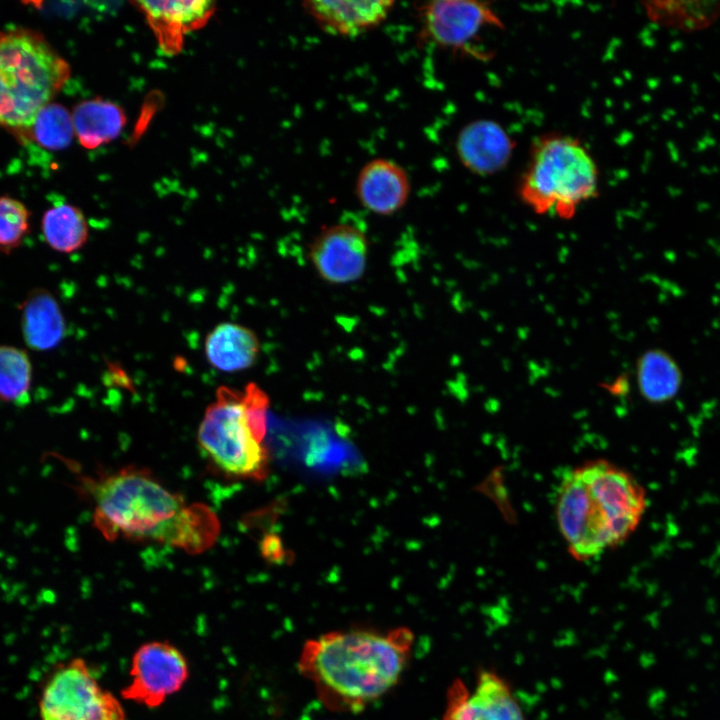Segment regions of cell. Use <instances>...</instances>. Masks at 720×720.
I'll list each match as a JSON object with an SVG mask.
<instances>
[{"mask_svg":"<svg viewBox=\"0 0 720 720\" xmlns=\"http://www.w3.org/2000/svg\"><path fill=\"white\" fill-rule=\"evenodd\" d=\"M413 639L405 627L328 632L305 642L298 669L328 708L357 712L398 682Z\"/></svg>","mask_w":720,"mask_h":720,"instance_id":"cell-1","label":"cell"},{"mask_svg":"<svg viewBox=\"0 0 720 720\" xmlns=\"http://www.w3.org/2000/svg\"><path fill=\"white\" fill-rule=\"evenodd\" d=\"M646 507L645 491L631 473L608 460L594 459L565 473L555 516L569 553L585 561L623 544Z\"/></svg>","mask_w":720,"mask_h":720,"instance_id":"cell-2","label":"cell"},{"mask_svg":"<svg viewBox=\"0 0 720 720\" xmlns=\"http://www.w3.org/2000/svg\"><path fill=\"white\" fill-rule=\"evenodd\" d=\"M96 524L106 534L199 550L214 536L215 523L201 507H187L149 474L123 470L94 483Z\"/></svg>","mask_w":720,"mask_h":720,"instance_id":"cell-3","label":"cell"},{"mask_svg":"<svg viewBox=\"0 0 720 720\" xmlns=\"http://www.w3.org/2000/svg\"><path fill=\"white\" fill-rule=\"evenodd\" d=\"M268 407L269 398L256 383H247L241 391L218 387L200 422L198 441L221 470L238 477L265 478Z\"/></svg>","mask_w":720,"mask_h":720,"instance_id":"cell-4","label":"cell"},{"mask_svg":"<svg viewBox=\"0 0 720 720\" xmlns=\"http://www.w3.org/2000/svg\"><path fill=\"white\" fill-rule=\"evenodd\" d=\"M518 193L533 212L570 219L599 193L597 163L575 136L544 134L531 145Z\"/></svg>","mask_w":720,"mask_h":720,"instance_id":"cell-5","label":"cell"},{"mask_svg":"<svg viewBox=\"0 0 720 720\" xmlns=\"http://www.w3.org/2000/svg\"><path fill=\"white\" fill-rule=\"evenodd\" d=\"M70 74L68 62L41 32L26 27L0 30V84L14 106V130L27 129Z\"/></svg>","mask_w":720,"mask_h":720,"instance_id":"cell-6","label":"cell"},{"mask_svg":"<svg viewBox=\"0 0 720 720\" xmlns=\"http://www.w3.org/2000/svg\"><path fill=\"white\" fill-rule=\"evenodd\" d=\"M41 720H126L120 700L104 689L80 657L58 666L45 684Z\"/></svg>","mask_w":720,"mask_h":720,"instance_id":"cell-7","label":"cell"},{"mask_svg":"<svg viewBox=\"0 0 720 720\" xmlns=\"http://www.w3.org/2000/svg\"><path fill=\"white\" fill-rule=\"evenodd\" d=\"M419 37L426 43L454 52L484 58L474 48L480 34L491 28L503 29L504 22L487 1L437 0L417 7Z\"/></svg>","mask_w":720,"mask_h":720,"instance_id":"cell-8","label":"cell"},{"mask_svg":"<svg viewBox=\"0 0 720 720\" xmlns=\"http://www.w3.org/2000/svg\"><path fill=\"white\" fill-rule=\"evenodd\" d=\"M189 675V663L178 647L167 640L147 641L132 655L121 698L148 709L158 708L183 688Z\"/></svg>","mask_w":720,"mask_h":720,"instance_id":"cell-9","label":"cell"},{"mask_svg":"<svg viewBox=\"0 0 720 720\" xmlns=\"http://www.w3.org/2000/svg\"><path fill=\"white\" fill-rule=\"evenodd\" d=\"M366 234L358 227L332 224L313 238L308 256L317 274L330 284L343 285L362 278L368 262Z\"/></svg>","mask_w":720,"mask_h":720,"instance_id":"cell-10","label":"cell"},{"mask_svg":"<svg viewBox=\"0 0 720 720\" xmlns=\"http://www.w3.org/2000/svg\"><path fill=\"white\" fill-rule=\"evenodd\" d=\"M443 720H524L508 684L493 672H481L470 691L456 680L449 687Z\"/></svg>","mask_w":720,"mask_h":720,"instance_id":"cell-11","label":"cell"},{"mask_svg":"<svg viewBox=\"0 0 720 720\" xmlns=\"http://www.w3.org/2000/svg\"><path fill=\"white\" fill-rule=\"evenodd\" d=\"M516 147L513 137L497 121L474 119L457 133L455 152L460 164L470 173L488 177L500 173L510 161Z\"/></svg>","mask_w":720,"mask_h":720,"instance_id":"cell-12","label":"cell"},{"mask_svg":"<svg viewBox=\"0 0 720 720\" xmlns=\"http://www.w3.org/2000/svg\"><path fill=\"white\" fill-rule=\"evenodd\" d=\"M411 191L406 170L396 161L378 157L366 162L355 182V193L368 211L389 216L407 203Z\"/></svg>","mask_w":720,"mask_h":720,"instance_id":"cell-13","label":"cell"},{"mask_svg":"<svg viewBox=\"0 0 720 720\" xmlns=\"http://www.w3.org/2000/svg\"><path fill=\"white\" fill-rule=\"evenodd\" d=\"M393 1L309 0L302 3L304 11L326 33L355 37L382 24L394 6Z\"/></svg>","mask_w":720,"mask_h":720,"instance_id":"cell-14","label":"cell"},{"mask_svg":"<svg viewBox=\"0 0 720 720\" xmlns=\"http://www.w3.org/2000/svg\"><path fill=\"white\" fill-rule=\"evenodd\" d=\"M260 351L261 342L255 331L235 322L217 324L204 340L207 362L214 369L225 373L251 368Z\"/></svg>","mask_w":720,"mask_h":720,"instance_id":"cell-15","label":"cell"},{"mask_svg":"<svg viewBox=\"0 0 720 720\" xmlns=\"http://www.w3.org/2000/svg\"><path fill=\"white\" fill-rule=\"evenodd\" d=\"M20 325L25 344L34 351H48L65 337L66 321L54 295L44 288L32 289L21 304Z\"/></svg>","mask_w":720,"mask_h":720,"instance_id":"cell-16","label":"cell"},{"mask_svg":"<svg viewBox=\"0 0 720 720\" xmlns=\"http://www.w3.org/2000/svg\"><path fill=\"white\" fill-rule=\"evenodd\" d=\"M162 45L177 47L181 35L201 27L215 10L212 1H138Z\"/></svg>","mask_w":720,"mask_h":720,"instance_id":"cell-17","label":"cell"},{"mask_svg":"<svg viewBox=\"0 0 720 720\" xmlns=\"http://www.w3.org/2000/svg\"><path fill=\"white\" fill-rule=\"evenodd\" d=\"M71 116L74 134L80 144L88 149L116 139L126 124L122 108L100 98L80 102L74 107Z\"/></svg>","mask_w":720,"mask_h":720,"instance_id":"cell-18","label":"cell"},{"mask_svg":"<svg viewBox=\"0 0 720 720\" xmlns=\"http://www.w3.org/2000/svg\"><path fill=\"white\" fill-rule=\"evenodd\" d=\"M639 392L652 403L673 399L680 390L682 373L673 357L661 349H649L639 357L636 366Z\"/></svg>","mask_w":720,"mask_h":720,"instance_id":"cell-19","label":"cell"},{"mask_svg":"<svg viewBox=\"0 0 720 720\" xmlns=\"http://www.w3.org/2000/svg\"><path fill=\"white\" fill-rule=\"evenodd\" d=\"M41 233L50 249L61 254H71L86 244L89 229L87 220L78 207L61 203L44 212Z\"/></svg>","mask_w":720,"mask_h":720,"instance_id":"cell-20","label":"cell"},{"mask_svg":"<svg viewBox=\"0 0 720 720\" xmlns=\"http://www.w3.org/2000/svg\"><path fill=\"white\" fill-rule=\"evenodd\" d=\"M33 367L28 353L13 345H0V400L23 407L30 402Z\"/></svg>","mask_w":720,"mask_h":720,"instance_id":"cell-21","label":"cell"},{"mask_svg":"<svg viewBox=\"0 0 720 720\" xmlns=\"http://www.w3.org/2000/svg\"><path fill=\"white\" fill-rule=\"evenodd\" d=\"M19 133L31 136L32 141L47 150H63L71 144L74 135L72 116L64 106L52 102L38 112L27 129Z\"/></svg>","mask_w":720,"mask_h":720,"instance_id":"cell-22","label":"cell"},{"mask_svg":"<svg viewBox=\"0 0 720 720\" xmlns=\"http://www.w3.org/2000/svg\"><path fill=\"white\" fill-rule=\"evenodd\" d=\"M30 232V211L20 200L0 196V254L20 247Z\"/></svg>","mask_w":720,"mask_h":720,"instance_id":"cell-23","label":"cell"},{"mask_svg":"<svg viewBox=\"0 0 720 720\" xmlns=\"http://www.w3.org/2000/svg\"><path fill=\"white\" fill-rule=\"evenodd\" d=\"M0 85V127L15 129V111L11 100Z\"/></svg>","mask_w":720,"mask_h":720,"instance_id":"cell-24","label":"cell"},{"mask_svg":"<svg viewBox=\"0 0 720 720\" xmlns=\"http://www.w3.org/2000/svg\"><path fill=\"white\" fill-rule=\"evenodd\" d=\"M701 140L706 144L707 147L715 146L716 144V140L712 137L711 134H709V132L705 133Z\"/></svg>","mask_w":720,"mask_h":720,"instance_id":"cell-25","label":"cell"},{"mask_svg":"<svg viewBox=\"0 0 720 720\" xmlns=\"http://www.w3.org/2000/svg\"><path fill=\"white\" fill-rule=\"evenodd\" d=\"M684 47H685V44H684V42L681 41V40H680V41L677 40V41H675V42H673V43L671 44V50L674 51V52H675V51L682 50Z\"/></svg>","mask_w":720,"mask_h":720,"instance_id":"cell-26","label":"cell"},{"mask_svg":"<svg viewBox=\"0 0 720 720\" xmlns=\"http://www.w3.org/2000/svg\"><path fill=\"white\" fill-rule=\"evenodd\" d=\"M706 148H707L706 144L702 140H699L696 144V148L694 149V151L703 152L706 150Z\"/></svg>","mask_w":720,"mask_h":720,"instance_id":"cell-27","label":"cell"},{"mask_svg":"<svg viewBox=\"0 0 720 720\" xmlns=\"http://www.w3.org/2000/svg\"><path fill=\"white\" fill-rule=\"evenodd\" d=\"M691 91H692V93H693L694 96H697V95L699 94L700 88H699V86H698L697 83L694 82V83L691 84Z\"/></svg>","mask_w":720,"mask_h":720,"instance_id":"cell-28","label":"cell"},{"mask_svg":"<svg viewBox=\"0 0 720 720\" xmlns=\"http://www.w3.org/2000/svg\"><path fill=\"white\" fill-rule=\"evenodd\" d=\"M692 113H693L694 115H698V114H700V113H705V109H704L702 106L697 105L696 107H694V108L692 109Z\"/></svg>","mask_w":720,"mask_h":720,"instance_id":"cell-29","label":"cell"},{"mask_svg":"<svg viewBox=\"0 0 720 720\" xmlns=\"http://www.w3.org/2000/svg\"><path fill=\"white\" fill-rule=\"evenodd\" d=\"M699 170H700L701 173H703V174H705V175H711V174H713L712 168H708V167L701 166Z\"/></svg>","mask_w":720,"mask_h":720,"instance_id":"cell-30","label":"cell"},{"mask_svg":"<svg viewBox=\"0 0 720 720\" xmlns=\"http://www.w3.org/2000/svg\"><path fill=\"white\" fill-rule=\"evenodd\" d=\"M682 81H683V78L681 76L676 75L673 77V82L675 84H680V83H682Z\"/></svg>","mask_w":720,"mask_h":720,"instance_id":"cell-31","label":"cell"},{"mask_svg":"<svg viewBox=\"0 0 720 720\" xmlns=\"http://www.w3.org/2000/svg\"><path fill=\"white\" fill-rule=\"evenodd\" d=\"M712 118H713L715 121H720V114L714 113V114L712 115Z\"/></svg>","mask_w":720,"mask_h":720,"instance_id":"cell-32","label":"cell"},{"mask_svg":"<svg viewBox=\"0 0 720 720\" xmlns=\"http://www.w3.org/2000/svg\"><path fill=\"white\" fill-rule=\"evenodd\" d=\"M677 126H678L680 129H683V128L685 127V124H684V122L680 121V122L677 123Z\"/></svg>","mask_w":720,"mask_h":720,"instance_id":"cell-33","label":"cell"},{"mask_svg":"<svg viewBox=\"0 0 720 720\" xmlns=\"http://www.w3.org/2000/svg\"><path fill=\"white\" fill-rule=\"evenodd\" d=\"M713 77L716 79V81L720 82V75L718 73H714Z\"/></svg>","mask_w":720,"mask_h":720,"instance_id":"cell-34","label":"cell"},{"mask_svg":"<svg viewBox=\"0 0 720 720\" xmlns=\"http://www.w3.org/2000/svg\"><path fill=\"white\" fill-rule=\"evenodd\" d=\"M680 166H681L682 168H686V167H687V163L682 160V161H680Z\"/></svg>","mask_w":720,"mask_h":720,"instance_id":"cell-35","label":"cell"},{"mask_svg":"<svg viewBox=\"0 0 720 720\" xmlns=\"http://www.w3.org/2000/svg\"><path fill=\"white\" fill-rule=\"evenodd\" d=\"M670 34H671V35H677V34H679V32H678L677 30H671V31H670Z\"/></svg>","mask_w":720,"mask_h":720,"instance_id":"cell-36","label":"cell"}]
</instances>
